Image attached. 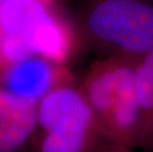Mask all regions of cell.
<instances>
[{
  "label": "cell",
  "instance_id": "6da1fadb",
  "mask_svg": "<svg viewBox=\"0 0 153 152\" xmlns=\"http://www.w3.org/2000/svg\"><path fill=\"white\" fill-rule=\"evenodd\" d=\"M136 60L120 57L95 64L80 89L101 135L133 149L138 124Z\"/></svg>",
  "mask_w": 153,
  "mask_h": 152
},
{
  "label": "cell",
  "instance_id": "7a4b0ae2",
  "mask_svg": "<svg viewBox=\"0 0 153 152\" xmlns=\"http://www.w3.org/2000/svg\"><path fill=\"white\" fill-rule=\"evenodd\" d=\"M102 137L80 89L63 83L39 101L36 152H86Z\"/></svg>",
  "mask_w": 153,
  "mask_h": 152
},
{
  "label": "cell",
  "instance_id": "3957f363",
  "mask_svg": "<svg viewBox=\"0 0 153 152\" xmlns=\"http://www.w3.org/2000/svg\"><path fill=\"white\" fill-rule=\"evenodd\" d=\"M92 33L129 57L153 50V7L137 0H105L89 18Z\"/></svg>",
  "mask_w": 153,
  "mask_h": 152
},
{
  "label": "cell",
  "instance_id": "277c9868",
  "mask_svg": "<svg viewBox=\"0 0 153 152\" xmlns=\"http://www.w3.org/2000/svg\"><path fill=\"white\" fill-rule=\"evenodd\" d=\"M53 16L39 0H7L0 13V73L40 56L42 38Z\"/></svg>",
  "mask_w": 153,
  "mask_h": 152
},
{
  "label": "cell",
  "instance_id": "5b68a950",
  "mask_svg": "<svg viewBox=\"0 0 153 152\" xmlns=\"http://www.w3.org/2000/svg\"><path fill=\"white\" fill-rule=\"evenodd\" d=\"M65 82L57 63L36 56L9 66L0 73V88L29 101L39 103L55 86Z\"/></svg>",
  "mask_w": 153,
  "mask_h": 152
},
{
  "label": "cell",
  "instance_id": "8992f818",
  "mask_svg": "<svg viewBox=\"0 0 153 152\" xmlns=\"http://www.w3.org/2000/svg\"><path fill=\"white\" fill-rule=\"evenodd\" d=\"M37 106L0 88V152H18L37 127Z\"/></svg>",
  "mask_w": 153,
  "mask_h": 152
},
{
  "label": "cell",
  "instance_id": "52a82bcc",
  "mask_svg": "<svg viewBox=\"0 0 153 152\" xmlns=\"http://www.w3.org/2000/svg\"><path fill=\"white\" fill-rule=\"evenodd\" d=\"M138 124L134 149L153 150V50L136 60Z\"/></svg>",
  "mask_w": 153,
  "mask_h": 152
},
{
  "label": "cell",
  "instance_id": "ba28073f",
  "mask_svg": "<svg viewBox=\"0 0 153 152\" xmlns=\"http://www.w3.org/2000/svg\"><path fill=\"white\" fill-rule=\"evenodd\" d=\"M133 148L102 137L86 152H133Z\"/></svg>",
  "mask_w": 153,
  "mask_h": 152
},
{
  "label": "cell",
  "instance_id": "9c48e42d",
  "mask_svg": "<svg viewBox=\"0 0 153 152\" xmlns=\"http://www.w3.org/2000/svg\"><path fill=\"white\" fill-rule=\"evenodd\" d=\"M39 1H41L42 3H44V4H50L51 2H53V0H39Z\"/></svg>",
  "mask_w": 153,
  "mask_h": 152
},
{
  "label": "cell",
  "instance_id": "30bf717a",
  "mask_svg": "<svg viewBox=\"0 0 153 152\" xmlns=\"http://www.w3.org/2000/svg\"><path fill=\"white\" fill-rule=\"evenodd\" d=\"M7 1V0H0V13H1V10H2V7L3 5H4V3Z\"/></svg>",
  "mask_w": 153,
  "mask_h": 152
},
{
  "label": "cell",
  "instance_id": "8fae6325",
  "mask_svg": "<svg viewBox=\"0 0 153 152\" xmlns=\"http://www.w3.org/2000/svg\"><path fill=\"white\" fill-rule=\"evenodd\" d=\"M143 152H153V150H149V151H143Z\"/></svg>",
  "mask_w": 153,
  "mask_h": 152
}]
</instances>
